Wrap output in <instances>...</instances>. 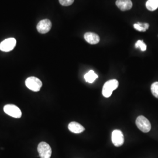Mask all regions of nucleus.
I'll use <instances>...</instances> for the list:
<instances>
[{"label":"nucleus","instance_id":"5","mask_svg":"<svg viewBox=\"0 0 158 158\" xmlns=\"http://www.w3.org/2000/svg\"><path fill=\"white\" fill-rule=\"evenodd\" d=\"M4 112L15 118H19L22 116V112L19 108L13 104H6L4 107Z\"/></svg>","mask_w":158,"mask_h":158},{"label":"nucleus","instance_id":"14","mask_svg":"<svg viewBox=\"0 0 158 158\" xmlns=\"http://www.w3.org/2000/svg\"><path fill=\"white\" fill-rule=\"evenodd\" d=\"M136 48H139L140 50L143 52L147 50V45L143 42L142 40H138L135 44Z\"/></svg>","mask_w":158,"mask_h":158},{"label":"nucleus","instance_id":"4","mask_svg":"<svg viewBox=\"0 0 158 158\" xmlns=\"http://www.w3.org/2000/svg\"><path fill=\"white\" fill-rule=\"evenodd\" d=\"M38 151L40 158H51L52 149L45 142H41L38 147Z\"/></svg>","mask_w":158,"mask_h":158},{"label":"nucleus","instance_id":"15","mask_svg":"<svg viewBox=\"0 0 158 158\" xmlns=\"http://www.w3.org/2000/svg\"><path fill=\"white\" fill-rule=\"evenodd\" d=\"M151 92L152 93L153 96H155L156 98H158V82H155L153 83L151 87Z\"/></svg>","mask_w":158,"mask_h":158},{"label":"nucleus","instance_id":"2","mask_svg":"<svg viewBox=\"0 0 158 158\" xmlns=\"http://www.w3.org/2000/svg\"><path fill=\"white\" fill-rule=\"evenodd\" d=\"M136 125L139 130L144 133H147L151 130V124L149 121L144 116L140 115L136 119Z\"/></svg>","mask_w":158,"mask_h":158},{"label":"nucleus","instance_id":"11","mask_svg":"<svg viewBox=\"0 0 158 158\" xmlns=\"http://www.w3.org/2000/svg\"><path fill=\"white\" fill-rule=\"evenodd\" d=\"M68 128L70 131L75 134H80L85 130L83 126L77 122H71L68 125Z\"/></svg>","mask_w":158,"mask_h":158},{"label":"nucleus","instance_id":"1","mask_svg":"<svg viewBox=\"0 0 158 158\" xmlns=\"http://www.w3.org/2000/svg\"><path fill=\"white\" fill-rule=\"evenodd\" d=\"M119 83L116 79H112L108 80L103 85L102 94L106 98H108L111 96L113 91L118 87Z\"/></svg>","mask_w":158,"mask_h":158},{"label":"nucleus","instance_id":"3","mask_svg":"<svg viewBox=\"0 0 158 158\" xmlns=\"http://www.w3.org/2000/svg\"><path fill=\"white\" fill-rule=\"evenodd\" d=\"M25 85L29 90L38 92L40 90L42 86V83L37 77H29L25 80Z\"/></svg>","mask_w":158,"mask_h":158},{"label":"nucleus","instance_id":"10","mask_svg":"<svg viewBox=\"0 0 158 158\" xmlns=\"http://www.w3.org/2000/svg\"><path fill=\"white\" fill-rule=\"evenodd\" d=\"M85 40L91 45H96L100 42V37L97 34L93 32H86L85 34Z\"/></svg>","mask_w":158,"mask_h":158},{"label":"nucleus","instance_id":"12","mask_svg":"<svg viewBox=\"0 0 158 158\" xmlns=\"http://www.w3.org/2000/svg\"><path fill=\"white\" fill-rule=\"evenodd\" d=\"M97 78L98 75L93 70H90L88 73L85 74V81L89 83H93Z\"/></svg>","mask_w":158,"mask_h":158},{"label":"nucleus","instance_id":"7","mask_svg":"<svg viewBox=\"0 0 158 158\" xmlns=\"http://www.w3.org/2000/svg\"><path fill=\"white\" fill-rule=\"evenodd\" d=\"M17 41L15 38H8L0 44V50L2 52H10L14 49Z\"/></svg>","mask_w":158,"mask_h":158},{"label":"nucleus","instance_id":"8","mask_svg":"<svg viewBox=\"0 0 158 158\" xmlns=\"http://www.w3.org/2000/svg\"><path fill=\"white\" fill-rule=\"evenodd\" d=\"M52 28V23L48 19H45L40 21L38 23L36 28L40 34H45L48 33Z\"/></svg>","mask_w":158,"mask_h":158},{"label":"nucleus","instance_id":"16","mask_svg":"<svg viewBox=\"0 0 158 158\" xmlns=\"http://www.w3.org/2000/svg\"><path fill=\"white\" fill-rule=\"evenodd\" d=\"M60 4L63 6H71L74 1V0H59Z\"/></svg>","mask_w":158,"mask_h":158},{"label":"nucleus","instance_id":"9","mask_svg":"<svg viewBox=\"0 0 158 158\" xmlns=\"http://www.w3.org/2000/svg\"><path fill=\"white\" fill-rule=\"evenodd\" d=\"M115 4L122 11H128L132 7V2L131 0H117Z\"/></svg>","mask_w":158,"mask_h":158},{"label":"nucleus","instance_id":"18","mask_svg":"<svg viewBox=\"0 0 158 158\" xmlns=\"http://www.w3.org/2000/svg\"><path fill=\"white\" fill-rule=\"evenodd\" d=\"M142 27H144L147 30H148L149 29V25L148 23H142Z\"/></svg>","mask_w":158,"mask_h":158},{"label":"nucleus","instance_id":"6","mask_svg":"<svg viewBox=\"0 0 158 158\" xmlns=\"http://www.w3.org/2000/svg\"><path fill=\"white\" fill-rule=\"evenodd\" d=\"M111 139L114 146L117 147L122 146L124 142V135L120 130H115L113 131Z\"/></svg>","mask_w":158,"mask_h":158},{"label":"nucleus","instance_id":"17","mask_svg":"<svg viewBox=\"0 0 158 158\" xmlns=\"http://www.w3.org/2000/svg\"><path fill=\"white\" fill-rule=\"evenodd\" d=\"M134 27L135 29L136 30L139 31V32H145L147 31V29L145 28L144 27H143L141 25H140L138 23H135L134 25Z\"/></svg>","mask_w":158,"mask_h":158},{"label":"nucleus","instance_id":"13","mask_svg":"<svg viewBox=\"0 0 158 158\" xmlns=\"http://www.w3.org/2000/svg\"><path fill=\"white\" fill-rule=\"evenodd\" d=\"M146 7L149 11H155L158 9V0H148L146 2Z\"/></svg>","mask_w":158,"mask_h":158}]
</instances>
